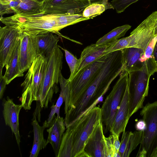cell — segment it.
Wrapping results in <instances>:
<instances>
[{
    "mask_svg": "<svg viewBox=\"0 0 157 157\" xmlns=\"http://www.w3.org/2000/svg\"><path fill=\"white\" fill-rule=\"evenodd\" d=\"M47 58L38 55L29 69L21 86L23 90L20 98L21 105L25 110L31 109L33 101H39L41 83L45 70Z\"/></svg>",
    "mask_w": 157,
    "mask_h": 157,
    "instance_id": "8992f818",
    "label": "cell"
},
{
    "mask_svg": "<svg viewBox=\"0 0 157 157\" xmlns=\"http://www.w3.org/2000/svg\"><path fill=\"white\" fill-rule=\"evenodd\" d=\"M135 128L137 131H143L146 128L145 122L143 119L139 120L135 125Z\"/></svg>",
    "mask_w": 157,
    "mask_h": 157,
    "instance_id": "d6a6232c",
    "label": "cell"
},
{
    "mask_svg": "<svg viewBox=\"0 0 157 157\" xmlns=\"http://www.w3.org/2000/svg\"><path fill=\"white\" fill-rule=\"evenodd\" d=\"M104 133L100 122L95 127L86 141L82 157H105Z\"/></svg>",
    "mask_w": 157,
    "mask_h": 157,
    "instance_id": "4fadbf2b",
    "label": "cell"
},
{
    "mask_svg": "<svg viewBox=\"0 0 157 157\" xmlns=\"http://www.w3.org/2000/svg\"><path fill=\"white\" fill-rule=\"evenodd\" d=\"M143 131L124 132L121 140L118 152L119 157H129L131 152L140 144Z\"/></svg>",
    "mask_w": 157,
    "mask_h": 157,
    "instance_id": "d6986e66",
    "label": "cell"
},
{
    "mask_svg": "<svg viewBox=\"0 0 157 157\" xmlns=\"http://www.w3.org/2000/svg\"></svg>",
    "mask_w": 157,
    "mask_h": 157,
    "instance_id": "f35d334b",
    "label": "cell"
},
{
    "mask_svg": "<svg viewBox=\"0 0 157 157\" xmlns=\"http://www.w3.org/2000/svg\"><path fill=\"white\" fill-rule=\"evenodd\" d=\"M122 50L124 70L128 73L141 69L144 61L145 51L140 48H126Z\"/></svg>",
    "mask_w": 157,
    "mask_h": 157,
    "instance_id": "2e32d148",
    "label": "cell"
},
{
    "mask_svg": "<svg viewBox=\"0 0 157 157\" xmlns=\"http://www.w3.org/2000/svg\"><path fill=\"white\" fill-rule=\"evenodd\" d=\"M48 127L49 128L47 129L48 134L47 144H50L55 156L58 157L63 136L66 128L64 119L62 117L55 115Z\"/></svg>",
    "mask_w": 157,
    "mask_h": 157,
    "instance_id": "9a60e30c",
    "label": "cell"
},
{
    "mask_svg": "<svg viewBox=\"0 0 157 157\" xmlns=\"http://www.w3.org/2000/svg\"><path fill=\"white\" fill-rule=\"evenodd\" d=\"M0 21L7 25H17L23 32L33 36L49 32L61 35L54 14H14L1 17Z\"/></svg>",
    "mask_w": 157,
    "mask_h": 157,
    "instance_id": "3957f363",
    "label": "cell"
},
{
    "mask_svg": "<svg viewBox=\"0 0 157 157\" xmlns=\"http://www.w3.org/2000/svg\"><path fill=\"white\" fill-rule=\"evenodd\" d=\"M12 0H0V4H7Z\"/></svg>",
    "mask_w": 157,
    "mask_h": 157,
    "instance_id": "8d00e7d4",
    "label": "cell"
},
{
    "mask_svg": "<svg viewBox=\"0 0 157 157\" xmlns=\"http://www.w3.org/2000/svg\"><path fill=\"white\" fill-rule=\"evenodd\" d=\"M107 56L104 55L81 70L72 79L68 82L70 94L68 101L65 104V114L86 89L97 72L102 65Z\"/></svg>",
    "mask_w": 157,
    "mask_h": 157,
    "instance_id": "ba28073f",
    "label": "cell"
},
{
    "mask_svg": "<svg viewBox=\"0 0 157 157\" xmlns=\"http://www.w3.org/2000/svg\"><path fill=\"white\" fill-rule=\"evenodd\" d=\"M54 33L52 32H49L36 36L39 55H42L48 58L58 46L57 43L59 40V37Z\"/></svg>",
    "mask_w": 157,
    "mask_h": 157,
    "instance_id": "ffe728a7",
    "label": "cell"
},
{
    "mask_svg": "<svg viewBox=\"0 0 157 157\" xmlns=\"http://www.w3.org/2000/svg\"><path fill=\"white\" fill-rule=\"evenodd\" d=\"M128 82V73L124 71L120 75L119 78L101 108V122L105 134L110 131L112 127Z\"/></svg>",
    "mask_w": 157,
    "mask_h": 157,
    "instance_id": "52a82bcc",
    "label": "cell"
},
{
    "mask_svg": "<svg viewBox=\"0 0 157 157\" xmlns=\"http://www.w3.org/2000/svg\"><path fill=\"white\" fill-rule=\"evenodd\" d=\"M20 39L5 66L6 71L4 75L7 85L16 78L23 76L24 74L20 70L19 63V48Z\"/></svg>",
    "mask_w": 157,
    "mask_h": 157,
    "instance_id": "44dd1931",
    "label": "cell"
},
{
    "mask_svg": "<svg viewBox=\"0 0 157 157\" xmlns=\"http://www.w3.org/2000/svg\"><path fill=\"white\" fill-rule=\"evenodd\" d=\"M152 57L157 66V41L156 42L154 48Z\"/></svg>",
    "mask_w": 157,
    "mask_h": 157,
    "instance_id": "e575fe53",
    "label": "cell"
},
{
    "mask_svg": "<svg viewBox=\"0 0 157 157\" xmlns=\"http://www.w3.org/2000/svg\"><path fill=\"white\" fill-rule=\"evenodd\" d=\"M113 8L110 3L105 5L99 3H95L90 4L87 6L82 12L83 16L90 19L93 18L100 15L108 9Z\"/></svg>",
    "mask_w": 157,
    "mask_h": 157,
    "instance_id": "484cf974",
    "label": "cell"
},
{
    "mask_svg": "<svg viewBox=\"0 0 157 157\" xmlns=\"http://www.w3.org/2000/svg\"><path fill=\"white\" fill-rule=\"evenodd\" d=\"M54 15L59 31L68 26L90 19L84 17L82 13Z\"/></svg>",
    "mask_w": 157,
    "mask_h": 157,
    "instance_id": "d4e9b609",
    "label": "cell"
},
{
    "mask_svg": "<svg viewBox=\"0 0 157 157\" xmlns=\"http://www.w3.org/2000/svg\"><path fill=\"white\" fill-rule=\"evenodd\" d=\"M131 27V25L128 24L117 27L99 38L95 44L100 45L113 43L124 36Z\"/></svg>",
    "mask_w": 157,
    "mask_h": 157,
    "instance_id": "cb8c5ba5",
    "label": "cell"
},
{
    "mask_svg": "<svg viewBox=\"0 0 157 157\" xmlns=\"http://www.w3.org/2000/svg\"><path fill=\"white\" fill-rule=\"evenodd\" d=\"M113 136V142L117 152L118 153L121 145V142L119 139V136L114 132L111 133Z\"/></svg>",
    "mask_w": 157,
    "mask_h": 157,
    "instance_id": "1f68e13d",
    "label": "cell"
},
{
    "mask_svg": "<svg viewBox=\"0 0 157 157\" xmlns=\"http://www.w3.org/2000/svg\"><path fill=\"white\" fill-rule=\"evenodd\" d=\"M19 63L23 73L30 68L38 54L36 36L23 32L20 38Z\"/></svg>",
    "mask_w": 157,
    "mask_h": 157,
    "instance_id": "7c38bea8",
    "label": "cell"
},
{
    "mask_svg": "<svg viewBox=\"0 0 157 157\" xmlns=\"http://www.w3.org/2000/svg\"><path fill=\"white\" fill-rule=\"evenodd\" d=\"M139 0H113L110 3L113 9H115L117 13L124 12L132 4Z\"/></svg>",
    "mask_w": 157,
    "mask_h": 157,
    "instance_id": "f1b7e54d",
    "label": "cell"
},
{
    "mask_svg": "<svg viewBox=\"0 0 157 157\" xmlns=\"http://www.w3.org/2000/svg\"><path fill=\"white\" fill-rule=\"evenodd\" d=\"M146 124L136 157H150L157 147V101L148 103L140 112Z\"/></svg>",
    "mask_w": 157,
    "mask_h": 157,
    "instance_id": "9c48e42d",
    "label": "cell"
},
{
    "mask_svg": "<svg viewBox=\"0 0 157 157\" xmlns=\"http://www.w3.org/2000/svg\"><path fill=\"white\" fill-rule=\"evenodd\" d=\"M109 0H89L90 4L95 3H99L105 5L110 4L108 2Z\"/></svg>",
    "mask_w": 157,
    "mask_h": 157,
    "instance_id": "836d02e7",
    "label": "cell"
},
{
    "mask_svg": "<svg viewBox=\"0 0 157 157\" xmlns=\"http://www.w3.org/2000/svg\"><path fill=\"white\" fill-rule=\"evenodd\" d=\"M90 5L89 0H48L43 4V14L79 13Z\"/></svg>",
    "mask_w": 157,
    "mask_h": 157,
    "instance_id": "8fae6325",
    "label": "cell"
},
{
    "mask_svg": "<svg viewBox=\"0 0 157 157\" xmlns=\"http://www.w3.org/2000/svg\"><path fill=\"white\" fill-rule=\"evenodd\" d=\"M114 43L100 45H98L96 44H92L86 47L81 53L79 58V63L72 78L81 70L99 57L105 55L106 49Z\"/></svg>",
    "mask_w": 157,
    "mask_h": 157,
    "instance_id": "ac0fdd59",
    "label": "cell"
},
{
    "mask_svg": "<svg viewBox=\"0 0 157 157\" xmlns=\"http://www.w3.org/2000/svg\"><path fill=\"white\" fill-rule=\"evenodd\" d=\"M23 31L17 25L0 27V67L6 66L20 39Z\"/></svg>",
    "mask_w": 157,
    "mask_h": 157,
    "instance_id": "30bf717a",
    "label": "cell"
},
{
    "mask_svg": "<svg viewBox=\"0 0 157 157\" xmlns=\"http://www.w3.org/2000/svg\"><path fill=\"white\" fill-rule=\"evenodd\" d=\"M58 46L64 52L66 61L69 67L71 72L70 76L67 80L68 82L72 80L78 66L80 62L79 59H77L67 50L63 48L58 45Z\"/></svg>",
    "mask_w": 157,
    "mask_h": 157,
    "instance_id": "4316f807",
    "label": "cell"
},
{
    "mask_svg": "<svg viewBox=\"0 0 157 157\" xmlns=\"http://www.w3.org/2000/svg\"><path fill=\"white\" fill-rule=\"evenodd\" d=\"M42 5L34 0H21L13 11L14 14H43Z\"/></svg>",
    "mask_w": 157,
    "mask_h": 157,
    "instance_id": "603a6c76",
    "label": "cell"
},
{
    "mask_svg": "<svg viewBox=\"0 0 157 157\" xmlns=\"http://www.w3.org/2000/svg\"><path fill=\"white\" fill-rule=\"evenodd\" d=\"M7 85L4 75L0 76V99L2 98L6 85Z\"/></svg>",
    "mask_w": 157,
    "mask_h": 157,
    "instance_id": "4dcf8cb0",
    "label": "cell"
},
{
    "mask_svg": "<svg viewBox=\"0 0 157 157\" xmlns=\"http://www.w3.org/2000/svg\"><path fill=\"white\" fill-rule=\"evenodd\" d=\"M154 36L155 37L157 36V25L155 29Z\"/></svg>",
    "mask_w": 157,
    "mask_h": 157,
    "instance_id": "74e56055",
    "label": "cell"
},
{
    "mask_svg": "<svg viewBox=\"0 0 157 157\" xmlns=\"http://www.w3.org/2000/svg\"><path fill=\"white\" fill-rule=\"evenodd\" d=\"M47 121H45L42 126L38 122L35 116L33 117L32 124L33 127L34 140L30 157H37L40 151L44 149L47 144L44 137V131L46 128Z\"/></svg>",
    "mask_w": 157,
    "mask_h": 157,
    "instance_id": "7402d4cb",
    "label": "cell"
},
{
    "mask_svg": "<svg viewBox=\"0 0 157 157\" xmlns=\"http://www.w3.org/2000/svg\"><path fill=\"white\" fill-rule=\"evenodd\" d=\"M3 116L6 125L10 127L15 135L17 145L20 149L21 136L19 132V115L22 107L21 104H15L12 99L7 97L2 99Z\"/></svg>",
    "mask_w": 157,
    "mask_h": 157,
    "instance_id": "5bb4252c",
    "label": "cell"
},
{
    "mask_svg": "<svg viewBox=\"0 0 157 157\" xmlns=\"http://www.w3.org/2000/svg\"><path fill=\"white\" fill-rule=\"evenodd\" d=\"M101 118V108L95 106L66 128L58 157H82L85 143Z\"/></svg>",
    "mask_w": 157,
    "mask_h": 157,
    "instance_id": "6da1fadb",
    "label": "cell"
},
{
    "mask_svg": "<svg viewBox=\"0 0 157 157\" xmlns=\"http://www.w3.org/2000/svg\"><path fill=\"white\" fill-rule=\"evenodd\" d=\"M156 72L157 66L152 57L144 61L141 69L128 73L129 119L144 107V102L148 94L150 77Z\"/></svg>",
    "mask_w": 157,
    "mask_h": 157,
    "instance_id": "7a4b0ae2",
    "label": "cell"
},
{
    "mask_svg": "<svg viewBox=\"0 0 157 157\" xmlns=\"http://www.w3.org/2000/svg\"><path fill=\"white\" fill-rule=\"evenodd\" d=\"M21 0H13L6 4H0V15L1 17L5 14L14 13L13 9L20 2Z\"/></svg>",
    "mask_w": 157,
    "mask_h": 157,
    "instance_id": "f546056e",
    "label": "cell"
},
{
    "mask_svg": "<svg viewBox=\"0 0 157 157\" xmlns=\"http://www.w3.org/2000/svg\"><path fill=\"white\" fill-rule=\"evenodd\" d=\"M63 59V53L58 46L47 58L39 93V101L42 108H47L54 94L58 92L57 85L62 69Z\"/></svg>",
    "mask_w": 157,
    "mask_h": 157,
    "instance_id": "5b68a950",
    "label": "cell"
},
{
    "mask_svg": "<svg viewBox=\"0 0 157 157\" xmlns=\"http://www.w3.org/2000/svg\"><path fill=\"white\" fill-rule=\"evenodd\" d=\"M150 157H157V147L153 150Z\"/></svg>",
    "mask_w": 157,
    "mask_h": 157,
    "instance_id": "d590c367",
    "label": "cell"
},
{
    "mask_svg": "<svg viewBox=\"0 0 157 157\" xmlns=\"http://www.w3.org/2000/svg\"><path fill=\"white\" fill-rule=\"evenodd\" d=\"M105 157H119L113 142V136L110 135L107 137L104 136Z\"/></svg>",
    "mask_w": 157,
    "mask_h": 157,
    "instance_id": "83f0119b",
    "label": "cell"
},
{
    "mask_svg": "<svg viewBox=\"0 0 157 157\" xmlns=\"http://www.w3.org/2000/svg\"><path fill=\"white\" fill-rule=\"evenodd\" d=\"M157 25V11L153 12L130 33L129 36L116 41L106 50L107 53L129 47L140 48L145 51L155 37Z\"/></svg>",
    "mask_w": 157,
    "mask_h": 157,
    "instance_id": "277c9868",
    "label": "cell"
},
{
    "mask_svg": "<svg viewBox=\"0 0 157 157\" xmlns=\"http://www.w3.org/2000/svg\"><path fill=\"white\" fill-rule=\"evenodd\" d=\"M128 84L124 94L116 113L113 126L109 131L111 133L114 132L119 136L121 133L125 131L129 119L128 117Z\"/></svg>",
    "mask_w": 157,
    "mask_h": 157,
    "instance_id": "e0dca14e",
    "label": "cell"
}]
</instances>
